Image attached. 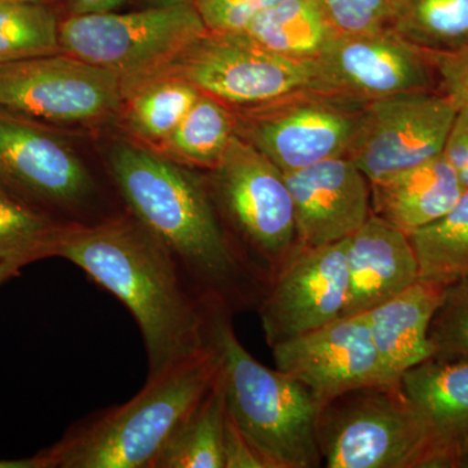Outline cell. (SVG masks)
Returning <instances> with one entry per match:
<instances>
[{
    "mask_svg": "<svg viewBox=\"0 0 468 468\" xmlns=\"http://www.w3.org/2000/svg\"><path fill=\"white\" fill-rule=\"evenodd\" d=\"M122 101L116 73L64 52L0 66V110L66 133L116 122Z\"/></svg>",
    "mask_w": 468,
    "mask_h": 468,
    "instance_id": "9c48e42d",
    "label": "cell"
},
{
    "mask_svg": "<svg viewBox=\"0 0 468 468\" xmlns=\"http://www.w3.org/2000/svg\"><path fill=\"white\" fill-rule=\"evenodd\" d=\"M0 468H42V466L36 454L26 460H0Z\"/></svg>",
    "mask_w": 468,
    "mask_h": 468,
    "instance_id": "d590c367",
    "label": "cell"
},
{
    "mask_svg": "<svg viewBox=\"0 0 468 468\" xmlns=\"http://www.w3.org/2000/svg\"><path fill=\"white\" fill-rule=\"evenodd\" d=\"M60 52V21L50 7L0 0V66Z\"/></svg>",
    "mask_w": 468,
    "mask_h": 468,
    "instance_id": "83f0119b",
    "label": "cell"
},
{
    "mask_svg": "<svg viewBox=\"0 0 468 468\" xmlns=\"http://www.w3.org/2000/svg\"><path fill=\"white\" fill-rule=\"evenodd\" d=\"M366 101L303 89L250 109L234 110L236 134L284 174L346 155Z\"/></svg>",
    "mask_w": 468,
    "mask_h": 468,
    "instance_id": "30bf717a",
    "label": "cell"
},
{
    "mask_svg": "<svg viewBox=\"0 0 468 468\" xmlns=\"http://www.w3.org/2000/svg\"><path fill=\"white\" fill-rule=\"evenodd\" d=\"M236 125L233 109L201 94L156 153L185 167L211 171L237 135Z\"/></svg>",
    "mask_w": 468,
    "mask_h": 468,
    "instance_id": "cb8c5ba5",
    "label": "cell"
},
{
    "mask_svg": "<svg viewBox=\"0 0 468 468\" xmlns=\"http://www.w3.org/2000/svg\"><path fill=\"white\" fill-rule=\"evenodd\" d=\"M282 0H196L203 23L209 32H239L252 18Z\"/></svg>",
    "mask_w": 468,
    "mask_h": 468,
    "instance_id": "4dcf8cb0",
    "label": "cell"
},
{
    "mask_svg": "<svg viewBox=\"0 0 468 468\" xmlns=\"http://www.w3.org/2000/svg\"><path fill=\"white\" fill-rule=\"evenodd\" d=\"M442 292L443 286L419 279L365 313L378 356L393 380L401 381L408 369L435 356L428 332Z\"/></svg>",
    "mask_w": 468,
    "mask_h": 468,
    "instance_id": "d6986e66",
    "label": "cell"
},
{
    "mask_svg": "<svg viewBox=\"0 0 468 468\" xmlns=\"http://www.w3.org/2000/svg\"><path fill=\"white\" fill-rule=\"evenodd\" d=\"M431 58L440 90L458 106H468V48L452 54L431 55Z\"/></svg>",
    "mask_w": 468,
    "mask_h": 468,
    "instance_id": "1f68e13d",
    "label": "cell"
},
{
    "mask_svg": "<svg viewBox=\"0 0 468 468\" xmlns=\"http://www.w3.org/2000/svg\"><path fill=\"white\" fill-rule=\"evenodd\" d=\"M428 335L437 358L468 359V282L443 288Z\"/></svg>",
    "mask_w": 468,
    "mask_h": 468,
    "instance_id": "f1b7e54d",
    "label": "cell"
},
{
    "mask_svg": "<svg viewBox=\"0 0 468 468\" xmlns=\"http://www.w3.org/2000/svg\"><path fill=\"white\" fill-rule=\"evenodd\" d=\"M205 181L234 248L267 291L301 248L284 172L234 135Z\"/></svg>",
    "mask_w": 468,
    "mask_h": 468,
    "instance_id": "8992f818",
    "label": "cell"
},
{
    "mask_svg": "<svg viewBox=\"0 0 468 468\" xmlns=\"http://www.w3.org/2000/svg\"><path fill=\"white\" fill-rule=\"evenodd\" d=\"M239 32L272 54L304 64L316 60L337 36L315 0H282Z\"/></svg>",
    "mask_w": 468,
    "mask_h": 468,
    "instance_id": "7402d4cb",
    "label": "cell"
},
{
    "mask_svg": "<svg viewBox=\"0 0 468 468\" xmlns=\"http://www.w3.org/2000/svg\"><path fill=\"white\" fill-rule=\"evenodd\" d=\"M67 226L0 192V261L21 273L29 264L57 257Z\"/></svg>",
    "mask_w": 468,
    "mask_h": 468,
    "instance_id": "4316f807",
    "label": "cell"
},
{
    "mask_svg": "<svg viewBox=\"0 0 468 468\" xmlns=\"http://www.w3.org/2000/svg\"><path fill=\"white\" fill-rule=\"evenodd\" d=\"M401 388L452 467L468 462V359L433 358L408 369Z\"/></svg>",
    "mask_w": 468,
    "mask_h": 468,
    "instance_id": "ac0fdd59",
    "label": "cell"
},
{
    "mask_svg": "<svg viewBox=\"0 0 468 468\" xmlns=\"http://www.w3.org/2000/svg\"><path fill=\"white\" fill-rule=\"evenodd\" d=\"M57 257L84 271L129 310L143 335L147 378L207 347V303L131 212L94 224H68Z\"/></svg>",
    "mask_w": 468,
    "mask_h": 468,
    "instance_id": "7a4b0ae2",
    "label": "cell"
},
{
    "mask_svg": "<svg viewBox=\"0 0 468 468\" xmlns=\"http://www.w3.org/2000/svg\"><path fill=\"white\" fill-rule=\"evenodd\" d=\"M227 399L220 374L211 389L175 431L155 468H224Z\"/></svg>",
    "mask_w": 468,
    "mask_h": 468,
    "instance_id": "603a6c76",
    "label": "cell"
},
{
    "mask_svg": "<svg viewBox=\"0 0 468 468\" xmlns=\"http://www.w3.org/2000/svg\"><path fill=\"white\" fill-rule=\"evenodd\" d=\"M463 193L457 172L441 154L371 183L372 214L410 234L445 217Z\"/></svg>",
    "mask_w": 468,
    "mask_h": 468,
    "instance_id": "ffe728a7",
    "label": "cell"
},
{
    "mask_svg": "<svg viewBox=\"0 0 468 468\" xmlns=\"http://www.w3.org/2000/svg\"><path fill=\"white\" fill-rule=\"evenodd\" d=\"M232 316L207 303V344L220 359L228 415L267 468L322 467L318 402L291 375L258 362L237 337Z\"/></svg>",
    "mask_w": 468,
    "mask_h": 468,
    "instance_id": "277c9868",
    "label": "cell"
},
{
    "mask_svg": "<svg viewBox=\"0 0 468 468\" xmlns=\"http://www.w3.org/2000/svg\"><path fill=\"white\" fill-rule=\"evenodd\" d=\"M207 32L194 5H150L128 14L69 15L60 21L61 52L116 73L122 92L162 75Z\"/></svg>",
    "mask_w": 468,
    "mask_h": 468,
    "instance_id": "ba28073f",
    "label": "cell"
},
{
    "mask_svg": "<svg viewBox=\"0 0 468 468\" xmlns=\"http://www.w3.org/2000/svg\"><path fill=\"white\" fill-rule=\"evenodd\" d=\"M18 275H20V273H17L14 268H11L7 266V264L0 261V284H3V282H7L9 279H12V277H16Z\"/></svg>",
    "mask_w": 468,
    "mask_h": 468,
    "instance_id": "8d00e7d4",
    "label": "cell"
},
{
    "mask_svg": "<svg viewBox=\"0 0 468 468\" xmlns=\"http://www.w3.org/2000/svg\"><path fill=\"white\" fill-rule=\"evenodd\" d=\"M431 55L468 48V0H393L390 26Z\"/></svg>",
    "mask_w": 468,
    "mask_h": 468,
    "instance_id": "d4e9b609",
    "label": "cell"
},
{
    "mask_svg": "<svg viewBox=\"0 0 468 468\" xmlns=\"http://www.w3.org/2000/svg\"><path fill=\"white\" fill-rule=\"evenodd\" d=\"M419 279L441 285L468 282V190L445 217L409 234Z\"/></svg>",
    "mask_w": 468,
    "mask_h": 468,
    "instance_id": "484cf974",
    "label": "cell"
},
{
    "mask_svg": "<svg viewBox=\"0 0 468 468\" xmlns=\"http://www.w3.org/2000/svg\"><path fill=\"white\" fill-rule=\"evenodd\" d=\"M442 154L468 190V106L458 109Z\"/></svg>",
    "mask_w": 468,
    "mask_h": 468,
    "instance_id": "d6a6232c",
    "label": "cell"
},
{
    "mask_svg": "<svg viewBox=\"0 0 468 468\" xmlns=\"http://www.w3.org/2000/svg\"><path fill=\"white\" fill-rule=\"evenodd\" d=\"M347 301L346 239L301 246L268 285L258 306L270 349L344 315Z\"/></svg>",
    "mask_w": 468,
    "mask_h": 468,
    "instance_id": "5bb4252c",
    "label": "cell"
},
{
    "mask_svg": "<svg viewBox=\"0 0 468 468\" xmlns=\"http://www.w3.org/2000/svg\"><path fill=\"white\" fill-rule=\"evenodd\" d=\"M106 162L126 211L167 249L203 302L233 315L258 309L266 286L234 248L205 177L128 138L111 146Z\"/></svg>",
    "mask_w": 468,
    "mask_h": 468,
    "instance_id": "6da1fadb",
    "label": "cell"
},
{
    "mask_svg": "<svg viewBox=\"0 0 468 468\" xmlns=\"http://www.w3.org/2000/svg\"><path fill=\"white\" fill-rule=\"evenodd\" d=\"M347 301L343 316L367 313L419 280L409 234L372 214L346 239Z\"/></svg>",
    "mask_w": 468,
    "mask_h": 468,
    "instance_id": "e0dca14e",
    "label": "cell"
},
{
    "mask_svg": "<svg viewBox=\"0 0 468 468\" xmlns=\"http://www.w3.org/2000/svg\"><path fill=\"white\" fill-rule=\"evenodd\" d=\"M458 106L432 89L369 101L346 156L369 184L443 153Z\"/></svg>",
    "mask_w": 468,
    "mask_h": 468,
    "instance_id": "7c38bea8",
    "label": "cell"
},
{
    "mask_svg": "<svg viewBox=\"0 0 468 468\" xmlns=\"http://www.w3.org/2000/svg\"><path fill=\"white\" fill-rule=\"evenodd\" d=\"M0 192L64 224L110 218L100 211V183L66 132L3 110Z\"/></svg>",
    "mask_w": 468,
    "mask_h": 468,
    "instance_id": "52a82bcc",
    "label": "cell"
},
{
    "mask_svg": "<svg viewBox=\"0 0 468 468\" xmlns=\"http://www.w3.org/2000/svg\"><path fill=\"white\" fill-rule=\"evenodd\" d=\"M271 350L276 368L300 381L320 408L350 390L399 383L384 368L365 314L341 316Z\"/></svg>",
    "mask_w": 468,
    "mask_h": 468,
    "instance_id": "9a60e30c",
    "label": "cell"
},
{
    "mask_svg": "<svg viewBox=\"0 0 468 468\" xmlns=\"http://www.w3.org/2000/svg\"><path fill=\"white\" fill-rule=\"evenodd\" d=\"M316 431L326 468L452 467L401 381L335 397L320 408Z\"/></svg>",
    "mask_w": 468,
    "mask_h": 468,
    "instance_id": "5b68a950",
    "label": "cell"
},
{
    "mask_svg": "<svg viewBox=\"0 0 468 468\" xmlns=\"http://www.w3.org/2000/svg\"><path fill=\"white\" fill-rule=\"evenodd\" d=\"M313 89L360 101L439 89L432 58L385 27L356 36H335L311 61Z\"/></svg>",
    "mask_w": 468,
    "mask_h": 468,
    "instance_id": "4fadbf2b",
    "label": "cell"
},
{
    "mask_svg": "<svg viewBox=\"0 0 468 468\" xmlns=\"http://www.w3.org/2000/svg\"><path fill=\"white\" fill-rule=\"evenodd\" d=\"M220 374L211 345L147 378L133 399L73 424L54 445L37 452L42 468H155L175 431Z\"/></svg>",
    "mask_w": 468,
    "mask_h": 468,
    "instance_id": "3957f363",
    "label": "cell"
},
{
    "mask_svg": "<svg viewBox=\"0 0 468 468\" xmlns=\"http://www.w3.org/2000/svg\"><path fill=\"white\" fill-rule=\"evenodd\" d=\"M16 2H27V3H45L46 0H16Z\"/></svg>",
    "mask_w": 468,
    "mask_h": 468,
    "instance_id": "f35d334b",
    "label": "cell"
},
{
    "mask_svg": "<svg viewBox=\"0 0 468 468\" xmlns=\"http://www.w3.org/2000/svg\"><path fill=\"white\" fill-rule=\"evenodd\" d=\"M165 73L181 77L233 110L313 89L310 63L272 54L241 32L207 30Z\"/></svg>",
    "mask_w": 468,
    "mask_h": 468,
    "instance_id": "8fae6325",
    "label": "cell"
},
{
    "mask_svg": "<svg viewBox=\"0 0 468 468\" xmlns=\"http://www.w3.org/2000/svg\"><path fill=\"white\" fill-rule=\"evenodd\" d=\"M201 94L181 77L167 73L151 77L122 92L116 122L125 138L158 151Z\"/></svg>",
    "mask_w": 468,
    "mask_h": 468,
    "instance_id": "44dd1931",
    "label": "cell"
},
{
    "mask_svg": "<svg viewBox=\"0 0 468 468\" xmlns=\"http://www.w3.org/2000/svg\"><path fill=\"white\" fill-rule=\"evenodd\" d=\"M224 468H267L266 462L242 435L229 415H227L224 436Z\"/></svg>",
    "mask_w": 468,
    "mask_h": 468,
    "instance_id": "836d02e7",
    "label": "cell"
},
{
    "mask_svg": "<svg viewBox=\"0 0 468 468\" xmlns=\"http://www.w3.org/2000/svg\"><path fill=\"white\" fill-rule=\"evenodd\" d=\"M301 246L349 239L372 215L371 184L346 155L285 174Z\"/></svg>",
    "mask_w": 468,
    "mask_h": 468,
    "instance_id": "2e32d148",
    "label": "cell"
},
{
    "mask_svg": "<svg viewBox=\"0 0 468 468\" xmlns=\"http://www.w3.org/2000/svg\"><path fill=\"white\" fill-rule=\"evenodd\" d=\"M338 36H356L389 27L393 0H315Z\"/></svg>",
    "mask_w": 468,
    "mask_h": 468,
    "instance_id": "f546056e",
    "label": "cell"
},
{
    "mask_svg": "<svg viewBox=\"0 0 468 468\" xmlns=\"http://www.w3.org/2000/svg\"><path fill=\"white\" fill-rule=\"evenodd\" d=\"M150 5H194L196 0H146Z\"/></svg>",
    "mask_w": 468,
    "mask_h": 468,
    "instance_id": "74e56055",
    "label": "cell"
},
{
    "mask_svg": "<svg viewBox=\"0 0 468 468\" xmlns=\"http://www.w3.org/2000/svg\"><path fill=\"white\" fill-rule=\"evenodd\" d=\"M125 0H69V15L104 14L112 12Z\"/></svg>",
    "mask_w": 468,
    "mask_h": 468,
    "instance_id": "e575fe53",
    "label": "cell"
}]
</instances>
